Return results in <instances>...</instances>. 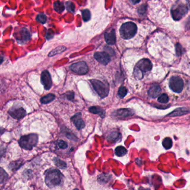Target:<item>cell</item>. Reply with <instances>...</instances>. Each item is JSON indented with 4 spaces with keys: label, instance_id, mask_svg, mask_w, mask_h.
Masks as SVG:
<instances>
[{
    "label": "cell",
    "instance_id": "5bb4252c",
    "mask_svg": "<svg viewBox=\"0 0 190 190\" xmlns=\"http://www.w3.org/2000/svg\"><path fill=\"white\" fill-rule=\"evenodd\" d=\"M104 39L108 45H113L116 42V36L114 30L108 31L104 34Z\"/></svg>",
    "mask_w": 190,
    "mask_h": 190
},
{
    "label": "cell",
    "instance_id": "3957f363",
    "mask_svg": "<svg viewBox=\"0 0 190 190\" xmlns=\"http://www.w3.org/2000/svg\"><path fill=\"white\" fill-rule=\"evenodd\" d=\"M38 142V135L31 134L22 136L18 141L20 146L26 150H31Z\"/></svg>",
    "mask_w": 190,
    "mask_h": 190
},
{
    "label": "cell",
    "instance_id": "484cf974",
    "mask_svg": "<svg viewBox=\"0 0 190 190\" xmlns=\"http://www.w3.org/2000/svg\"><path fill=\"white\" fill-rule=\"evenodd\" d=\"M162 145L165 149L169 150L172 146V140L169 137L164 138L162 141Z\"/></svg>",
    "mask_w": 190,
    "mask_h": 190
},
{
    "label": "cell",
    "instance_id": "7a4b0ae2",
    "mask_svg": "<svg viewBox=\"0 0 190 190\" xmlns=\"http://www.w3.org/2000/svg\"><path fill=\"white\" fill-rule=\"evenodd\" d=\"M137 31L136 25L132 22H127L122 25L120 29L121 37L125 39H132Z\"/></svg>",
    "mask_w": 190,
    "mask_h": 190
},
{
    "label": "cell",
    "instance_id": "8d00e7d4",
    "mask_svg": "<svg viewBox=\"0 0 190 190\" xmlns=\"http://www.w3.org/2000/svg\"><path fill=\"white\" fill-rule=\"evenodd\" d=\"M141 0H131V2L133 4H137L140 2Z\"/></svg>",
    "mask_w": 190,
    "mask_h": 190
},
{
    "label": "cell",
    "instance_id": "d590c367",
    "mask_svg": "<svg viewBox=\"0 0 190 190\" xmlns=\"http://www.w3.org/2000/svg\"><path fill=\"white\" fill-rule=\"evenodd\" d=\"M5 152V150L4 148H0V159L4 155Z\"/></svg>",
    "mask_w": 190,
    "mask_h": 190
},
{
    "label": "cell",
    "instance_id": "cb8c5ba5",
    "mask_svg": "<svg viewBox=\"0 0 190 190\" xmlns=\"http://www.w3.org/2000/svg\"><path fill=\"white\" fill-rule=\"evenodd\" d=\"M89 111L90 113H94V114H99L102 118L104 116V112L103 110H102L101 108L95 106H92L89 108Z\"/></svg>",
    "mask_w": 190,
    "mask_h": 190
},
{
    "label": "cell",
    "instance_id": "ba28073f",
    "mask_svg": "<svg viewBox=\"0 0 190 190\" xmlns=\"http://www.w3.org/2000/svg\"><path fill=\"white\" fill-rule=\"evenodd\" d=\"M71 69L78 75H85L88 71V67L86 63L84 61H80L70 66Z\"/></svg>",
    "mask_w": 190,
    "mask_h": 190
},
{
    "label": "cell",
    "instance_id": "4316f807",
    "mask_svg": "<svg viewBox=\"0 0 190 190\" xmlns=\"http://www.w3.org/2000/svg\"><path fill=\"white\" fill-rule=\"evenodd\" d=\"M53 161H54V162L57 167L61 169H64L66 168L67 165L64 161L61 160L57 157H55Z\"/></svg>",
    "mask_w": 190,
    "mask_h": 190
},
{
    "label": "cell",
    "instance_id": "74e56055",
    "mask_svg": "<svg viewBox=\"0 0 190 190\" xmlns=\"http://www.w3.org/2000/svg\"><path fill=\"white\" fill-rule=\"evenodd\" d=\"M4 132V129H2L0 128V134H2Z\"/></svg>",
    "mask_w": 190,
    "mask_h": 190
},
{
    "label": "cell",
    "instance_id": "1f68e13d",
    "mask_svg": "<svg viewBox=\"0 0 190 190\" xmlns=\"http://www.w3.org/2000/svg\"><path fill=\"white\" fill-rule=\"evenodd\" d=\"M158 101L161 104H166L169 101V97L166 94H162L159 97Z\"/></svg>",
    "mask_w": 190,
    "mask_h": 190
},
{
    "label": "cell",
    "instance_id": "6da1fadb",
    "mask_svg": "<svg viewBox=\"0 0 190 190\" xmlns=\"http://www.w3.org/2000/svg\"><path fill=\"white\" fill-rule=\"evenodd\" d=\"M63 180V175L57 169H49L45 173V182L49 187L59 186Z\"/></svg>",
    "mask_w": 190,
    "mask_h": 190
},
{
    "label": "cell",
    "instance_id": "30bf717a",
    "mask_svg": "<svg viewBox=\"0 0 190 190\" xmlns=\"http://www.w3.org/2000/svg\"><path fill=\"white\" fill-rule=\"evenodd\" d=\"M15 36L18 42L21 43H25L30 39V34L25 28H22L21 30L18 32Z\"/></svg>",
    "mask_w": 190,
    "mask_h": 190
},
{
    "label": "cell",
    "instance_id": "ffe728a7",
    "mask_svg": "<svg viewBox=\"0 0 190 190\" xmlns=\"http://www.w3.org/2000/svg\"><path fill=\"white\" fill-rule=\"evenodd\" d=\"M55 98V96L52 94H49L46 96H45L41 99V102L43 104H48L51 102Z\"/></svg>",
    "mask_w": 190,
    "mask_h": 190
},
{
    "label": "cell",
    "instance_id": "8fae6325",
    "mask_svg": "<svg viewBox=\"0 0 190 190\" xmlns=\"http://www.w3.org/2000/svg\"><path fill=\"white\" fill-rule=\"evenodd\" d=\"M94 57L99 63L104 65H107L111 61L110 55L106 52H96Z\"/></svg>",
    "mask_w": 190,
    "mask_h": 190
},
{
    "label": "cell",
    "instance_id": "d4e9b609",
    "mask_svg": "<svg viewBox=\"0 0 190 190\" xmlns=\"http://www.w3.org/2000/svg\"><path fill=\"white\" fill-rule=\"evenodd\" d=\"M9 175L4 169L0 167V183H2L7 180Z\"/></svg>",
    "mask_w": 190,
    "mask_h": 190
},
{
    "label": "cell",
    "instance_id": "83f0119b",
    "mask_svg": "<svg viewBox=\"0 0 190 190\" xmlns=\"http://www.w3.org/2000/svg\"><path fill=\"white\" fill-rule=\"evenodd\" d=\"M82 18L84 21H89L91 18V13L88 10H84L82 12Z\"/></svg>",
    "mask_w": 190,
    "mask_h": 190
},
{
    "label": "cell",
    "instance_id": "ac0fdd59",
    "mask_svg": "<svg viewBox=\"0 0 190 190\" xmlns=\"http://www.w3.org/2000/svg\"><path fill=\"white\" fill-rule=\"evenodd\" d=\"M121 138V134L118 132H113L107 137V140L110 142H116Z\"/></svg>",
    "mask_w": 190,
    "mask_h": 190
},
{
    "label": "cell",
    "instance_id": "5b68a950",
    "mask_svg": "<svg viewBox=\"0 0 190 190\" xmlns=\"http://www.w3.org/2000/svg\"><path fill=\"white\" fill-rule=\"evenodd\" d=\"M90 81L95 91L101 98L103 99L108 96L109 94V86L108 85L95 79L91 80Z\"/></svg>",
    "mask_w": 190,
    "mask_h": 190
},
{
    "label": "cell",
    "instance_id": "b9f144b4",
    "mask_svg": "<svg viewBox=\"0 0 190 190\" xmlns=\"http://www.w3.org/2000/svg\"></svg>",
    "mask_w": 190,
    "mask_h": 190
},
{
    "label": "cell",
    "instance_id": "f35d334b",
    "mask_svg": "<svg viewBox=\"0 0 190 190\" xmlns=\"http://www.w3.org/2000/svg\"><path fill=\"white\" fill-rule=\"evenodd\" d=\"M4 61V58L0 56V64H2Z\"/></svg>",
    "mask_w": 190,
    "mask_h": 190
},
{
    "label": "cell",
    "instance_id": "836d02e7",
    "mask_svg": "<svg viewBox=\"0 0 190 190\" xmlns=\"http://www.w3.org/2000/svg\"><path fill=\"white\" fill-rule=\"evenodd\" d=\"M58 146L61 149H65L67 147V143L64 141L60 140L58 142Z\"/></svg>",
    "mask_w": 190,
    "mask_h": 190
},
{
    "label": "cell",
    "instance_id": "ab89813d",
    "mask_svg": "<svg viewBox=\"0 0 190 190\" xmlns=\"http://www.w3.org/2000/svg\"><path fill=\"white\" fill-rule=\"evenodd\" d=\"M187 1V4H188V6H189V7L190 9V0H186Z\"/></svg>",
    "mask_w": 190,
    "mask_h": 190
},
{
    "label": "cell",
    "instance_id": "d6986e66",
    "mask_svg": "<svg viewBox=\"0 0 190 190\" xmlns=\"http://www.w3.org/2000/svg\"><path fill=\"white\" fill-rule=\"evenodd\" d=\"M54 10L58 13H62L65 10L64 4L59 1L55 2L53 4Z\"/></svg>",
    "mask_w": 190,
    "mask_h": 190
},
{
    "label": "cell",
    "instance_id": "603a6c76",
    "mask_svg": "<svg viewBox=\"0 0 190 190\" xmlns=\"http://www.w3.org/2000/svg\"><path fill=\"white\" fill-rule=\"evenodd\" d=\"M127 151L126 148L123 146H118L115 149V154H116V155L118 156V157H122V156L125 155L127 153Z\"/></svg>",
    "mask_w": 190,
    "mask_h": 190
},
{
    "label": "cell",
    "instance_id": "f1b7e54d",
    "mask_svg": "<svg viewBox=\"0 0 190 190\" xmlns=\"http://www.w3.org/2000/svg\"><path fill=\"white\" fill-rule=\"evenodd\" d=\"M36 20H37V21L39 22L40 23L44 24L46 23V22L47 21V17L45 14L40 13L37 15V16L36 18Z\"/></svg>",
    "mask_w": 190,
    "mask_h": 190
},
{
    "label": "cell",
    "instance_id": "d6a6232c",
    "mask_svg": "<svg viewBox=\"0 0 190 190\" xmlns=\"http://www.w3.org/2000/svg\"><path fill=\"white\" fill-rule=\"evenodd\" d=\"M183 51V49L180 43H177L176 45V53L177 56H181L182 54Z\"/></svg>",
    "mask_w": 190,
    "mask_h": 190
},
{
    "label": "cell",
    "instance_id": "f546056e",
    "mask_svg": "<svg viewBox=\"0 0 190 190\" xmlns=\"http://www.w3.org/2000/svg\"><path fill=\"white\" fill-rule=\"evenodd\" d=\"M66 9L67 10V11L69 12L74 13L75 12V6L74 3H72L70 1H68L66 3Z\"/></svg>",
    "mask_w": 190,
    "mask_h": 190
},
{
    "label": "cell",
    "instance_id": "4dcf8cb0",
    "mask_svg": "<svg viewBox=\"0 0 190 190\" xmlns=\"http://www.w3.org/2000/svg\"><path fill=\"white\" fill-rule=\"evenodd\" d=\"M127 94V89L125 87L121 86L119 88L118 92V95L121 98H124V97H125Z\"/></svg>",
    "mask_w": 190,
    "mask_h": 190
},
{
    "label": "cell",
    "instance_id": "9a60e30c",
    "mask_svg": "<svg viewBox=\"0 0 190 190\" xmlns=\"http://www.w3.org/2000/svg\"><path fill=\"white\" fill-rule=\"evenodd\" d=\"M190 113V108L187 107H180V108H176L172 112L170 113L169 115H167V116L176 117L183 116L184 115H186L187 113Z\"/></svg>",
    "mask_w": 190,
    "mask_h": 190
},
{
    "label": "cell",
    "instance_id": "2e32d148",
    "mask_svg": "<svg viewBox=\"0 0 190 190\" xmlns=\"http://www.w3.org/2000/svg\"><path fill=\"white\" fill-rule=\"evenodd\" d=\"M114 113H115V116L121 117V118L132 116L134 115V111L132 110L127 109V108L120 109L117 110Z\"/></svg>",
    "mask_w": 190,
    "mask_h": 190
},
{
    "label": "cell",
    "instance_id": "9c48e42d",
    "mask_svg": "<svg viewBox=\"0 0 190 190\" xmlns=\"http://www.w3.org/2000/svg\"><path fill=\"white\" fill-rule=\"evenodd\" d=\"M41 81L45 90H50L52 85V80L50 74L47 70L43 71L41 76Z\"/></svg>",
    "mask_w": 190,
    "mask_h": 190
},
{
    "label": "cell",
    "instance_id": "277c9868",
    "mask_svg": "<svg viewBox=\"0 0 190 190\" xmlns=\"http://www.w3.org/2000/svg\"><path fill=\"white\" fill-rule=\"evenodd\" d=\"M152 68V64L151 61L148 59H142L136 64L134 69V76L138 79H142L143 76V72L151 71Z\"/></svg>",
    "mask_w": 190,
    "mask_h": 190
},
{
    "label": "cell",
    "instance_id": "60d3db41",
    "mask_svg": "<svg viewBox=\"0 0 190 190\" xmlns=\"http://www.w3.org/2000/svg\"><path fill=\"white\" fill-rule=\"evenodd\" d=\"M78 190V189H75V190Z\"/></svg>",
    "mask_w": 190,
    "mask_h": 190
},
{
    "label": "cell",
    "instance_id": "7c38bea8",
    "mask_svg": "<svg viewBox=\"0 0 190 190\" xmlns=\"http://www.w3.org/2000/svg\"><path fill=\"white\" fill-rule=\"evenodd\" d=\"M8 113L11 116L17 120L21 119L26 115V111L22 107L12 108L9 110Z\"/></svg>",
    "mask_w": 190,
    "mask_h": 190
},
{
    "label": "cell",
    "instance_id": "e0dca14e",
    "mask_svg": "<svg viewBox=\"0 0 190 190\" xmlns=\"http://www.w3.org/2000/svg\"><path fill=\"white\" fill-rule=\"evenodd\" d=\"M161 88L159 86H152L148 91V94L152 98H156L160 95Z\"/></svg>",
    "mask_w": 190,
    "mask_h": 190
},
{
    "label": "cell",
    "instance_id": "4fadbf2b",
    "mask_svg": "<svg viewBox=\"0 0 190 190\" xmlns=\"http://www.w3.org/2000/svg\"><path fill=\"white\" fill-rule=\"evenodd\" d=\"M71 121L78 130H82L85 127V122L82 120L81 113H77L71 118Z\"/></svg>",
    "mask_w": 190,
    "mask_h": 190
},
{
    "label": "cell",
    "instance_id": "52a82bcc",
    "mask_svg": "<svg viewBox=\"0 0 190 190\" xmlns=\"http://www.w3.org/2000/svg\"><path fill=\"white\" fill-rule=\"evenodd\" d=\"M183 81L181 78L178 76H172L170 79L169 86L173 92L180 93L183 88Z\"/></svg>",
    "mask_w": 190,
    "mask_h": 190
},
{
    "label": "cell",
    "instance_id": "7402d4cb",
    "mask_svg": "<svg viewBox=\"0 0 190 190\" xmlns=\"http://www.w3.org/2000/svg\"><path fill=\"white\" fill-rule=\"evenodd\" d=\"M66 48L64 46H59L58 48H56L55 49H54L53 50H52L51 52H50L48 55V56L52 57L53 56H55L57 54H60L63 52H64L66 50Z\"/></svg>",
    "mask_w": 190,
    "mask_h": 190
},
{
    "label": "cell",
    "instance_id": "44dd1931",
    "mask_svg": "<svg viewBox=\"0 0 190 190\" xmlns=\"http://www.w3.org/2000/svg\"><path fill=\"white\" fill-rule=\"evenodd\" d=\"M22 165V162L21 160L13 161L11 162L9 165V168L12 171H15L18 170V169L20 168V167Z\"/></svg>",
    "mask_w": 190,
    "mask_h": 190
},
{
    "label": "cell",
    "instance_id": "8992f818",
    "mask_svg": "<svg viewBox=\"0 0 190 190\" xmlns=\"http://www.w3.org/2000/svg\"><path fill=\"white\" fill-rule=\"evenodd\" d=\"M171 12L173 20L179 21L187 13L188 9L186 5L183 4H178L172 7Z\"/></svg>",
    "mask_w": 190,
    "mask_h": 190
},
{
    "label": "cell",
    "instance_id": "e575fe53",
    "mask_svg": "<svg viewBox=\"0 0 190 190\" xmlns=\"http://www.w3.org/2000/svg\"><path fill=\"white\" fill-rule=\"evenodd\" d=\"M67 98L69 100H72V99H74V92H72V91H70V92H67Z\"/></svg>",
    "mask_w": 190,
    "mask_h": 190
}]
</instances>
